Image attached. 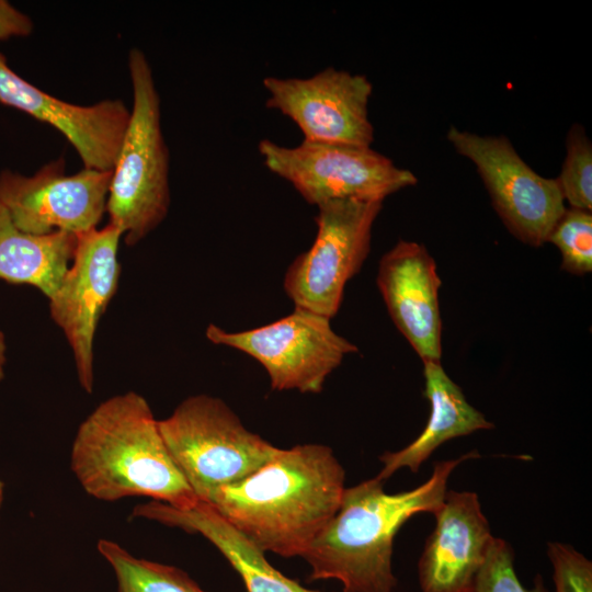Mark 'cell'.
Segmentation results:
<instances>
[{
  "label": "cell",
  "instance_id": "obj_1",
  "mask_svg": "<svg viewBox=\"0 0 592 592\" xmlns=\"http://www.w3.org/2000/svg\"><path fill=\"white\" fill-rule=\"evenodd\" d=\"M344 479L329 446L295 445L204 503L264 553L300 557L337 513Z\"/></svg>",
  "mask_w": 592,
  "mask_h": 592
},
{
  "label": "cell",
  "instance_id": "obj_2",
  "mask_svg": "<svg viewBox=\"0 0 592 592\" xmlns=\"http://www.w3.org/2000/svg\"><path fill=\"white\" fill-rule=\"evenodd\" d=\"M470 452L435 463L431 477L411 490L387 493L377 477L345 488L334 516L300 556L310 566L309 580L334 579L343 592H392L394 539L414 514H434L441 506L452 471Z\"/></svg>",
  "mask_w": 592,
  "mask_h": 592
},
{
  "label": "cell",
  "instance_id": "obj_3",
  "mask_svg": "<svg viewBox=\"0 0 592 592\" xmlns=\"http://www.w3.org/2000/svg\"><path fill=\"white\" fill-rule=\"evenodd\" d=\"M70 467L98 500L147 497L177 509L198 502L172 460L149 403L135 391L104 400L81 422Z\"/></svg>",
  "mask_w": 592,
  "mask_h": 592
},
{
  "label": "cell",
  "instance_id": "obj_4",
  "mask_svg": "<svg viewBox=\"0 0 592 592\" xmlns=\"http://www.w3.org/2000/svg\"><path fill=\"white\" fill-rule=\"evenodd\" d=\"M133 105L109 187V223L135 246L166 218L170 206L169 150L161 128L160 98L145 53H128Z\"/></svg>",
  "mask_w": 592,
  "mask_h": 592
},
{
  "label": "cell",
  "instance_id": "obj_5",
  "mask_svg": "<svg viewBox=\"0 0 592 592\" xmlns=\"http://www.w3.org/2000/svg\"><path fill=\"white\" fill-rule=\"evenodd\" d=\"M159 431L175 466L204 502L217 488L237 482L281 448L250 432L219 398L195 395L163 420Z\"/></svg>",
  "mask_w": 592,
  "mask_h": 592
},
{
  "label": "cell",
  "instance_id": "obj_6",
  "mask_svg": "<svg viewBox=\"0 0 592 592\" xmlns=\"http://www.w3.org/2000/svg\"><path fill=\"white\" fill-rule=\"evenodd\" d=\"M258 150L269 171L316 206L335 200L384 202L418 181L411 171L365 146L303 140L286 147L263 139Z\"/></svg>",
  "mask_w": 592,
  "mask_h": 592
},
{
  "label": "cell",
  "instance_id": "obj_7",
  "mask_svg": "<svg viewBox=\"0 0 592 592\" xmlns=\"http://www.w3.org/2000/svg\"><path fill=\"white\" fill-rule=\"evenodd\" d=\"M317 207L316 239L288 266L284 289L295 307L331 319L348 281L369 253L372 228L383 202L335 200Z\"/></svg>",
  "mask_w": 592,
  "mask_h": 592
},
{
  "label": "cell",
  "instance_id": "obj_8",
  "mask_svg": "<svg viewBox=\"0 0 592 592\" xmlns=\"http://www.w3.org/2000/svg\"><path fill=\"white\" fill-rule=\"evenodd\" d=\"M330 320L295 307L286 317L246 331L227 332L209 325L206 338L257 360L273 389L317 394L344 356L357 351L355 344L333 331Z\"/></svg>",
  "mask_w": 592,
  "mask_h": 592
},
{
  "label": "cell",
  "instance_id": "obj_9",
  "mask_svg": "<svg viewBox=\"0 0 592 592\" xmlns=\"http://www.w3.org/2000/svg\"><path fill=\"white\" fill-rule=\"evenodd\" d=\"M446 138L475 164L509 231L533 247L547 242L567 208L556 179L536 173L504 136H480L451 127Z\"/></svg>",
  "mask_w": 592,
  "mask_h": 592
},
{
  "label": "cell",
  "instance_id": "obj_10",
  "mask_svg": "<svg viewBox=\"0 0 592 592\" xmlns=\"http://www.w3.org/2000/svg\"><path fill=\"white\" fill-rule=\"evenodd\" d=\"M122 237V231L110 223L77 234L71 264L48 298L50 317L71 348L79 383L88 394L94 386L96 326L118 287Z\"/></svg>",
  "mask_w": 592,
  "mask_h": 592
},
{
  "label": "cell",
  "instance_id": "obj_11",
  "mask_svg": "<svg viewBox=\"0 0 592 592\" xmlns=\"http://www.w3.org/2000/svg\"><path fill=\"white\" fill-rule=\"evenodd\" d=\"M65 167L60 158L31 177L0 171V204L21 231L77 235L96 228L106 212L112 170L83 168L69 175Z\"/></svg>",
  "mask_w": 592,
  "mask_h": 592
},
{
  "label": "cell",
  "instance_id": "obj_12",
  "mask_svg": "<svg viewBox=\"0 0 592 592\" xmlns=\"http://www.w3.org/2000/svg\"><path fill=\"white\" fill-rule=\"evenodd\" d=\"M262 86L266 107L292 119L306 141L365 147L374 141L373 86L365 76L328 67L307 78L267 76Z\"/></svg>",
  "mask_w": 592,
  "mask_h": 592
},
{
  "label": "cell",
  "instance_id": "obj_13",
  "mask_svg": "<svg viewBox=\"0 0 592 592\" xmlns=\"http://www.w3.org/2000/svg\"><path fill=\"white\" fill-rule=\"evenodd\" d=\"M0 103L57 129L76 149L83 168L112 170L130 110L122 100L77 105L50 95L13 71L0 52Z\"/></svg>",
  "mask_w": 592,
  "mask_h": 592
},
{
  "label": "cell",
  "instance_id": "obj_14",
  "mask_svg": "<svg viewBox=\"0 0 592 592\" xmlns=\"http://www.w3.org/2000/svg\"><path fill=\"white\" fill-rule=\"evenodd\" d=\"M376 282L395 326L422 362L441 361L442 282L426 248L414 241L397 242L380 259Z\"/></svg>",
  "mask_w": 592,
  "mask_h": 592
},
{
  "label": "cell",
  "instance_id": "obj_15",
  "mask_svg": "<svg viewBox=\"0 0 592 592\" xmlns=\"http://www.w3.org/2000/svg\"><path fill=\"white\" fill-rule=\"evenodd\" d=\"M418 563L421 592H474L494 536L477 493L445 492Z\"/></svg>",
  "mask_w": 592,
  "mask_h": 592
},
{
  "label": "cell",
  "instance_id": "obj_16",
  "mask_svg": "<svg viewBox=\"0 0 592 592\" xmlns=\"http://www.w3.org/2000/svg\"><path fill=\"white\" fill-rule=\"evenodd\" d=\"M133 516L202 535L237 571L247 592H319L300 585L274 568L263 550L204 502L198 501L190 509H177L151 500L136 505Z\"/></svg>",
  "mask_w": 592,
  "mask_h": 592
},
{
  "label": "cell",
  "instance_id": "obj_17",
  "mask_svg": "<svg viewBox=\"0 0 592 592\" xmlns=\"http://www.w3.org/2000/svg\"><path fill=\"white\" fill-rule=\"evenodd\" d=\"M423 372L424 396L430 403L428 423L409 445L379 456L383 468L376 477L383 481L403 467L418 473L432 453L452 439L493 428V424L467 401L460 387L445 373L441 361L423 362Z\"/></svg>",
  "mask_w": 592,
  "mask_h": 592
},
{
  "label": "cell",
  "instance_id": "obj_18",
  "mask_svg": "<svg viewBox=\"0 0 592 592\" xmlns=\"http://www.w3.org/2000/svg\"><path fill=\"white\" fill-rule=\"evenodd\" d=\"M75 248L73 234L21 231L0 204V280L33 286L49 298L68 270Z\"/></svg>",
  "mask_w": 592,
  "mask_h": 592
},
{
  "label": "cell",
  "instance_id": "obj_19",
  "mask_svg": "<svg viewBox=\"0 0 592 592\" xmlns=\"http://www.w3.org/2000/svg\"><path fill=\"white\" fill-rule=\"evenodd\" d=\"M98 551L115 574L117 592H206L182 569L135 557L113 540L100 539Z\"/></svg>",
  "mask_w": 592,
  "mask_h": 592
},
{
  "label": "cell",
  "instance_id": "obj_20",
  "mask_svg": "<svg viewBox=\"0 0 592 592\" xmlns=\"http://www.w3.org/2000/svg\"><path fill=\"white\" fill-rule=\"evenodd\" d=\"M567 155L556 179L571 208L592 209V144L584 128L574 124L566 139Z\"/></svg>",
  "mask_w": 592,
  "mask_h": 592
},
{
  "label": "cell",
  "instance_id": "obj_21",
  "mask_svg": "<svg viewBox=\"0 0 592 592\" xmlns=\"http://www.w3.org/2000/svg\"><path fill=\"white\" fill-rule=\"evenodd\" d=\"M547 242L561 254V269L584 275L592 270V214L589 210L566 208L551 229Z\"/></svg>",
  "mask_w": 592,
  "mask_h": 592
},
{
  "label": "cell",
  "instance_id": "obj_22",
  "mask_svg": "<svg viewBox=\"0 0 592 592\" xmlns=\"http://www.w3.org/2000/svg\"><path fill=\"white\" fill-rule=\"evenodd\" d=\"M474 592H548L540 576L532 588L524 587L514 569V554L509 543L494 537L475 581Z\"/></svg>",
  "mask_w": 592,
  "mask_h": 592
},
{
  "label": "cell",
  "instance_id": "obj_23",
  "mask_svg": "<svg viewBox=\"0 0 592 592\" xmlns=\"http://www.w3.org/2000/svg\"><path fill=\"white\" fill-rule=\"evenodd\" d=\"M555 592H592V562L571 545L549 543Z\"/></svg>",
  "mask_w": 592,
  "mask_h": 592
},
{
  "label": "cell",
  "instance_id": "obj_24",
  "mask_svg": "<svg viewBox=\"0 0 592 592\" xmlns=\"http://www.w3.org/2000/svg\"><path fill=\"white\" fill-rule=\"evenodd\" d=\"M32 19L7 0H0V41L32 34Z\"/></svg>",
  "mask_w": 592,
  "mask_h": 592
},
{
  "label": "cell",
  "instance_id": "obj_25",
  "mask_svg": "<svg viewBox=\"0 0 592 592\" xmlns=\"http://www.w3.org/2000/svg\"><path fill=\"white\" fill-rule=\"evenodd\" d=\"M5 351H7L5 338H4L3 332L0 331V382L4 377V365L7 361Z\"/></svg>",
  "mask_w": 592,
  "mask_h": 592
},
{
  "label": "cell",
  "instance_id": "obj_26",
  "mask_svg": "<svg viewBox=\"0 0 592 592\" xmlns=\"http://www.w3.org/2000/svg\"><path fill=\"white\" fill-rule=\"evenodd\" d=\"M3 500H4V483L2 479L0 478V508L3 503Z\"/></svg>",
  "mask_w": 592,
  "mask_h": 592
}]
</instances>
